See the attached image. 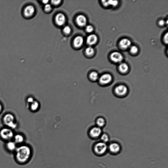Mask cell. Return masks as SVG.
Instances as JSON below:
<instances>
[{
    "mask_svg": "<svg viewBox=\"0 0 168 168\" xmlns=\"http://www.w3.org/2000/svg\"><path fill=\"white\" fill-rule=\"evenodd\" d=\"M31 153L30 147L26 145H21L15 150L16 159L20 163H24L30 159Z\"/></svg>",
    "mask_w": 168,
    "mask_h": 168,
    "instance_id": "6da1fadb",
    "label": "cell"
},
{
    "mask_svg": "<svg viewBox=\"0 0 168 168\" xmlns=\"http://www.w3.org/2000/svg\"><path fill=\"white\" fill-rule=\"evenodd\" d=\"M4 124L10 128L14 129L17 127V124L15 122L14 116L10 113L5 115L3 118Z\"/></svg>",
    "mask_w": 168,
    "mask_h": 168,
    "instance_id": "7a4b0ae2",
    "label": "cell"
},
{
    "mask_svg": "<svg viewBox=\"0 0 168 168\" xmlns=\"http://www.w3.org/2000/svg\"><path fill=\"white\" fill-rule=\"evenodd\" d=\"M107 146L106 143L101 142L96 144L94 147V151L95 153L99 155L104 154L107 149Z\"/></svg>",
    "mask_w": 168,
    "mask_h": 168,
    "instance_id": "3957f363",
    "label": "cell"
},
{
    "mask_svg": "<svg viewBox=\"0 0 168 168\" xmlns=\"http://www.w3.org/2000/svg\"><path fill=\"white\" fill-rule=\"evenodd\" d=\"M0 136L3 140L9 141L14 137V135L11 129L5 128L2 129L0 131Z\"/></svg>",
    "mask_w": 168,
    "mask_h": 168,
    "instance_id": "277c9868",
    "label": "cell"
},
{
    "mask_svg": "<svg viewBox=\"0 0 168 168\" xmlns=\"http://www.w3.org/2000/svg\"><path fill=\"white\" fill-rule=\"evenodd\" d=\"M35 12L34 7L32 5H29L24 9L23 14L25 17L28 18L32 16Z\"/></svg>",
    "mask_w": 168,
    "mask_h": 168,
    "instance_id": "5b68a950",
    "label": "cell"
},
{
    "mask_svg": "<svg viewBox=\"0 0 168 168\" xmlns=\"http://www.w3.org/2000/svg\"><path fill=\"white\" fill-rule=\"evenodd\" d=\"M128 90L127 87L123 85H119L115 89L116 93L119 96L125 95L127 93Z\"/></svg>",
    "mask_w": 168,
    "mask_h": 168,
    "instance_id": "8992f818",
    "label": "cell"
},
{
    "mask_svg": "<svg viewBox=\"0 0 168 168\" xmlns=\"http://www.w3.org/2000/svg\"><path fill=\"white\" fill-rule=\"evenodd\" d=\"M110 58L113 61L116 63L122 62L124 58L123 55L118 52H113L110 56Z\"/></svg>",
    "mask_w": 168,
    "mask_h": 168,
    "instance_id": "52a82bcc",
    "label": "cell"
},
{
    "mask_svg": "<svg viewBox=\"0 0 168 168\" xmlns=\"http://www.w3.org/2000/svg\"><path fill=\"white\" fill-rule=\"evenodd\" d=\"M112 80V76L108 74L102 75L99 79V82L103 85H106L110 83Z\"/></svg>",
    "mask_w": 168,
    "mask_h": 168,
    "instance_id": "ba28073f",
    "label": "cell"
},
{
    "mask_svg": "<svg viewBox=\"0 0 168 168\" xmlns=\"http://www.w3.org/2000/svg\"><path fill=\"white\" fill-rule=\"evenodd\" d=\"M66 18L65 15L62 14H57L55 17V21L56 23L59 26L64 25L65 23Z\"/></svg>",
    "mask_w": 168,
    "mask_h": 168,
    "instance_id": "9c48e42d",
    "label": "cell"
},
{
    "mask_svg": "<svg viewBox=\"0 0 168 168\" xmlns=\"http://www.w3.org/2000/svg\"><path fill=\"white\" fill-rule=\"evenodd\" d=\"M110 152L113 154L119 153L120 150V147L119 144L116 143H113L110 144L109 146Z\"/></svg>",
    "mask_w": 168,
    "mask_h": 168,
    "instance_id": "30bf717a",
    "label": "cell"
},
{
    "mask_svg": "<svg viewBox=\"0 0 168 168\" xmlns=\"http://www.w3.org/2000/svg\"><path fill=\"white\" fill-rule=\"evenodd\" d=\"M76 22L78 25L84 26L86 24L87 19L85 15H79L76 18Z\"/></svg>",
    "mask_w": 168,
    "mask_h": 168,
    "instance_id": "8fae6325",
    "label": "cell"
},
{
    "mask_svg": "<svg viewBox=\"0 0 168 168\" xmlns=\"http://www.w3.org/2000/svg\"><path fill=\"white\" fill-rule=\"evenodd\" d=\"M102 133V130L99 127H94L90 131V135L92 137L96 138L101 135Z\"/></svg>",
    "mask_w": 168,
    "mask_h": 168,
    "instance_id": "7c38bea8",
    "label": "cell"
},
{
    "mask_svg": "<svg viewBox=\"0 0 168 168\" xmlns=\"http://www.w3.org/2000/svg\"><path fill=\"white\" fill-rule=\"evenodd\" d=\"M97 37L95 35L92 34L89 36L87 38V43L89 45L95 44L97 41Z\"/></svg>",
    "mask_w": 168,
    "mask_h": 168,
    "instance_id": "4fadbf2b",
    "label": "cell"
},
{
    "mask_svg": "<svg viewBox=\"0 0 168 168\" xmlns=\"http://www.w3.org/2000/svg\"><path fill=\"white\" fill-rule=\"evenodd\" d=\"M120 46L121 48L124 49H127L129 48L131 45V42L128 39H124L120 42Z\"/></svg>",
    "mask_w": 168,
    "mask_h": 168,
    "instance_id": "5bb4252c",
    "label": "cell"
},
{
    "mask_svg": "<svg viewBox=\"0 0 168 168\" xmlns=\"http://www.w3.org/2000/svg\"><path fill=\"white\" fill-rule=\"evenodd\" d=\"M84 40L81 36H78L74 40V45L76 47L78 48L81 47L83 43Z\"/></svg>",
    "mask_w": 168,
    "mask_h": 168,
    "instance_id": "9a60e30c",
    "label": "cell"
},
{
    "mask_svg": "<svg viewBox=\"0 0 168 168\" xmlns=\"http://www.w3.org/2000/svg\"><path fill=\"white\" fill-rule=\"evenodd\" d=\"M8 150L10 151L15 150L17 148L16 144L15 142L10 141L8 142L6 145Z\"/></svg>",
    "mask_w": 168,
    "mask_h": 168,
    "instance_id": "2e32d148",
    "label": "cell"
},
{
    "mask_svg": "<svg viewBox=\"0 0 168 168\" xmlns=\"http://www.w3.org/2000/svg\"><path fill=\"white\" fill-rule=\"evenodd\" d=\"M14 140L16 144H21L23 142L24 138L22 135L18 134L14 136Z\"/></svg>",
    "mask_w": 168,
    "mask_h": 168,
    "instance_id": "e0dca14e",
    "label": "cell"
},
{
    "mask_svg": "<svg viewBox=\"0 0 168 168\" xmlns=\"http://www.w3.org/2000/svg\"><path fill=\"white\" fill-rule=\"evenodd\" d=\"M103 4L105 6H107L109 5H112L113 6H116L118 4V1H102Z\"/></svg>",
    "mask_w": 168,
    "mask_h": 168,
    "instance_id": "ac0fdd59",
    "label": "cell"
},
{
    "mask_svg": "<svg viewBox=\"0 0 168 168\" xmlns=\"http://www.w3.org/2000/svg\"><path fill=\"white\" fill-rule=\"evenodd\" d=\"M128 65L125 63H122L119 66V70L121 72L123 73H125L127 72L128 71Z\"/></svg>",
    "mask_w": 168,
    "mask_h": 168,
    "instance_id": "d6986e66",
    "label": "cell"
},
{
    "mask_svg": "<svg viewBox=\"0 0 168 168\" xmlns=\"http://www.w3.org/2000/svg\"><path fill=\"white\" fill-rule=\"evenodd\" d=\"M89 77L92 80L96 81L99 78L98 73L96 72H93L90 74Z\"/></svg>",
    "mask_w": 168,
    "mask_h": 168,
    "instance_id": "ffe728a7",
    "label": "cell"
},
{
    "mask_svg": "<svg viewBox=\"0 0 168 168\" xmlns=\"http://www.w3.org/2000/svg\"><path fill=\"white\" fill-rule=\"evenodd\" d=\"M39 107V103L38 102L34 101L33 103H31V108L32 110L33 111H36L37 110Z\"/></svg>",
    "mask_w": 168,
    "mask_h": 168,
    "instance_id": "44dd1931",
    "label": "cell"
},
{
    "mask_svg": "<svg viewBox=\"0 0 168 168\" xmlns=\"http://www.w3.org/2000/svg\"><path fill=\"white\" fill-rule=\"evenodd\" d=\"M86 52L88 56H92L94 53V50L92 47L89 46L86 49Z\"/></svg>",
    "mask_w": 168,
    "mask_h": 168,
    "instance_id": "7402d4cb",
    "label": "cell"
},
{
    "mask_svg": "<svg viewBox=\"0 0 168 168\" xmlns=\"http://www.w3.org/2000/svg\"><path fill=\"white\" fill-rule=\"evenodd\" d=\"M97 124L99 127H102L105 124V120L103 118H99L97 121Z\"/></svg>",
    "mask_w": 168,
    "mask_h": 168,
    "instance_id": "603a6c76",
    "label": "cell"
},
{
    "mask_svg": "<svg viewBox=\"0 0 168 168\" xmlns=\"http://www.w3.org/2000/svg\"><path fill=\"white\" fill-rule=\"evenodd\" d=\"M101 139L103 142L106 143L108 141L109 139L108 136L106 134H104L102 136Z\"/></svg>",
    "mask_w": 168,
    "mask_h": 168,
    "instance_id": "cb8c5ba5",
    "label": "cell"
},
{
    "mask_svg": "<svg viewBox=\"0 0 168 168\" xmlns=\"http://www.w3.org/2000/svg\"><path fill=\"white\" fill-rule=\"evenodd\" d=\"M63 31L65 34H68L71 32V29L69 26H66L63 29Z\"/></svg>",
    "mask_w": 168,
    "mask_h": 168,
    "instance_id": "d4e9b609",
    "label": "cell"
},
{
    "mask_svg": "<svg viewBox=\"0 0 168 168\" xmlns=\"http://www.w3.org/2000/svg\"><path fill=\"white\" fill-rule=\"evenodd\" d=\"M138 48L137 47L135 46H131L130 48V51L133 54H135L138 52Z\"/></svg>",
    "mask_w": 168,
    "mask_h": 168,
    "instance_id": "484cf974",
    "label": "cell"
},
{
    "mask_svg": "<svg viewBox=\"0 0 168 168\" xmlns=\"http://www.w3.org/2000/svg\"><path fill=\"white\" fill-rule=\"evenodd\" d=\"M86 30L88 33L91 32L93 30V26L91 25H87L86 27Z\"/></svg>",
    "mask_w": 168,
    "mask_h": 168,
    "instance_id": "4316f807",
    "label": "cell"
},
{
    "mask_svg": "<svg viewBox=\"0 0 168 168\" xmlns=\"http://www.w3.org/2000/svg\"><path fill=\"white\" fill-rule=\"evenodd\" d=\"M51 5L49 4L45 5L44 7V9L46 11H49L51 9Z\"/></svg>",
    "mask_w": 168,
    "mask_h": 168,
    "instance_id": "83f0119b",
    "label": "cell"
},
{
    "mask_svg": "<svg viewBox=\"0 0 168 168\" xmlns=\"http://www.w3.org/2000/svg\"><path fill=\"white\" fill-rule=\"evenodd\" d=\"M61 2V1H52L51 3L54 5H57L59 4Z\"/></svg>",
    "mask_w": 168,
    "mask_h": 168,
    "instance_id": "f1b7e54d",
    "label": "cell"
},
{
    "mask_svg": "<svg viewBox=\"0 0 168 168\" xmlns=\"http://www.w3.org/2000/svg\"><path fill=\"white\" fill-rule=\"evenodd\" d=\"M168 34L167 33H166V34L165 35L164 37V40L165 42V43H166V44L168 43Z\"/></svg>",
    "mask_w": 168,
    "mask_h": 168,
    "instance_id": "f546056e",
    "label": "cell"
},
{
    "mask_svg": "<svg viewBox=\"0 0 168 168\" xmlns=\"http://www.w3.org/2000/svg\"><path fill=\"white\" fill-rule=\"evenodd\" d=\"M34 99L32 98L29 97L27 99V102L29 103H32L34 102Z\"/></svg>",
    "mask_w": 168,
    "mask_h": 168,
    "instance_id": "4dcf8cb0",
    "label": "cell"
},
{
    "mask_svg": "<svg viewBox=\"0 0 168 168\" xmlns=\"http://www.w3.org/2000/svg\"><path fill=\"white\" fill-rule=\"evenodd\" d=\"M165 24V21L163 20H161L159 21V24L161 26L164 25Z\"/></svg>",
    "mask_w": 168,
    "mask_h": 168,
    "instance_id": "1f68e13d",
    "label": "cell"
},
{
    "mask_svg": "<svg viewBox=\"0 0 168 168\" xmlns=\"http://www.w3.org/2000/svg\"><path fill=\"white\" fill-rule=\"evenodd\" d=\"M2 104L0 103V113H1L2 110Z\"/></svg>",
    "mask_w": 168,
    "mask_h": 168,
    "instance_id": "d6a6232c",
    "label": "cell"
},
{
    "mask_svg": "<svg viewBox=\"0 0 168 168\" xmlns=\"http://www.w3.org/2000/svg\"><path fill=\"white\" fill-rule=\"evenodd\" d=\"M49 1H43V2L44 3V4H48V2Z\"/></svg>",
    "mask_w": 168,
    "mask_h": 168,
    "instance_id": "836d02e7",
    "label": "cell"
}]
</instances>
